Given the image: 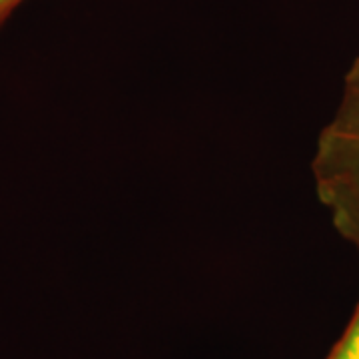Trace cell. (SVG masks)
<instances>
[{
  "label": "cell",
  "instance_id": "obj_2",
  "mask_svg": "<svg viewBox=\"0 0 359 359\" xmlns=\"http://www.w3.org/2000/svg\"><path fill=\"white\" fill-rule=\"evenodd\" d=\"M327 359H359V306L347 325L346 334L337 341Z\"/></svg>",
  "mask_w": 359,
  "mask_h": 359
},
{
  "label": "cell",
  "instance_id": "obj_3",
  "mask_svg": "<svg viewBox=\"0 0 359 359\" xmlns=\"http://www.w3.org/2000/svg\"><path fill=\"white\" fill-rule=\"evenodd\" d=\"M25 0H0V28L11 18V14L22 4Z\"/></svg>",
  "mask_w": 359,
  "mask_h": 359
},
{
  "label": "cell",
  "instance_id": "obj_1",
  "mask_svg": "<svg viewBox=\"0 0 359 359\" xmlns=\"http://www.w3.org/2000/svg\"><path fill=\"white\" fill-rule=\"evenodd\" d=\"M313 176L335 228L359 248V58L347 72L334 120L318 140Z\"/></svg>",
  "mask_w": 359,
  "mask_h": 359
}]
</instances>
